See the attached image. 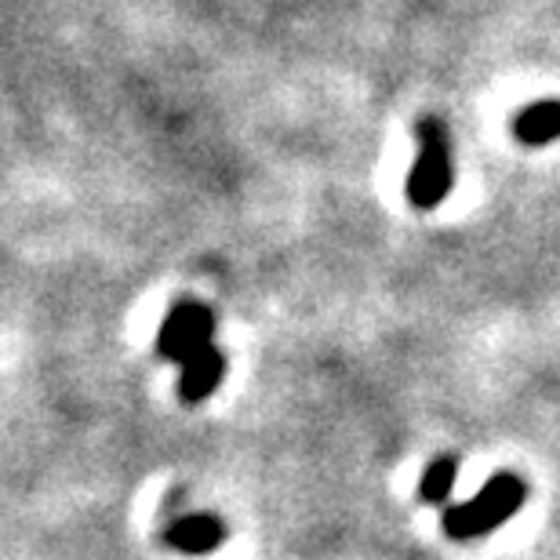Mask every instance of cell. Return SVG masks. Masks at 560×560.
Wrapping results in <instances>:
<instances>
[{
    "instance_id": "5",
    "label": "cell",
    "mask_w": 560,
    "mask_h": 560,
    "mask_svg": "<svg viewBox=\"0 0 560 560\" xmlns=\"http://www.w3.org/2000/svg\"><path fill=\"white\" fill-rule=\"evenodd\" d=\"M222 539H226V528H222V521L211 517V513H189V517L175 521L172 532H167V542H172L178 553H189V557L215 553Z\"/></svg>"
},
{
    "instance_id": "2",
    "label": "cell",
    "mask_w": 560,
    "mask_h": 560,
    "mask_svg": "<svg viewBox=\"0 0 560 560\" xmlns=\"http://www.w3.org/2000/svg\"><path fill=\"white\" fill-rule=\"evenodd\" d=\"M452 145H447V131L441 120H422L419 125V156L408 175V200L422 211L436 208L452 189Z\"/></svg>"
},
{
    "instance_id": "1",
    "label": "cell",
    "mask_w": 560,
    "mask_h": 560,
    "mask_svg": "<svg viewBox=\"0 0 560 560\" xmlns=\"http://www.w3.org/2000/svg\"><path fill=\"white\" fill-rule=\"evenodd\" d=\"M524 499H528L524 480L513 474H499V477H491L469 502L452 506L444 513V532L458 542L480 539V535L502 528V524L524 506Z\"/></svg>"
},
{
    "instance_id": "7",
    "label": "cell",
    "mask_w": 560,
    "mask_h": 560,
    "mask_svg": "<svg viewBox=\"0 0 560 560\" xmlns=\"http://www.w3.org/2000/svg\"><path fill=\"white\" fill-rule=\"evenodd\" d=\"M455 474H458V466H455V458L452 455H441V458H433L430 469H425V477H422V502H430V506H436V502H444L447 495H452V488H455Z\"/></svg>"
},
{
    "instance_id": "6",
    "label": "cell",
    "mask_w": 560,
    "mask_h": 560,
    "mask_svg": "<svg viewBox=\"0 0 560 560\" xmlns=\"http://www.w3.org/2000/svg\"><path fill=\"white\" fill-rule=\"evenodd\" d=\"M513 136L524 145H550L553 139H560V103L542 98V103L524 106L513 120Z\"/></svg>"
},
{
    "instance_id": "4",
    "label": "cell",
    "mask_w": 560,
    "mask_h": 560,
    "mask_svg": "<svg viewBox=\"0 0 560 560\" xmlns=\"http://www.w3.org/2000/svg\"><path fill=\"white\" fill-rule=\"evenodd\" d=\"M222 375H226V357H222L215 346H208V350L194 353L183 364V375H178V397H183L186 405L208 400L219 389Z\"/></svg>"
},
{
    "instance_id": "3",
    "label": "cell",
    "mask_w": 560,
    "mask_h": 560,
    "mask_svg": "<svg viewBox=\"0 0 560 560\" xmlns=\"http://www.w3.org/2000/svg\"><path fill=\"white\" fill-rule=\"evenodd\" d=\"M211 335H215V317H211V310L200 306V302H178V306H172V313L164 317L161 331H156V353H161L164 361L183 368L194 353L215 346Z\"/></svg>"
}]
</instances>
